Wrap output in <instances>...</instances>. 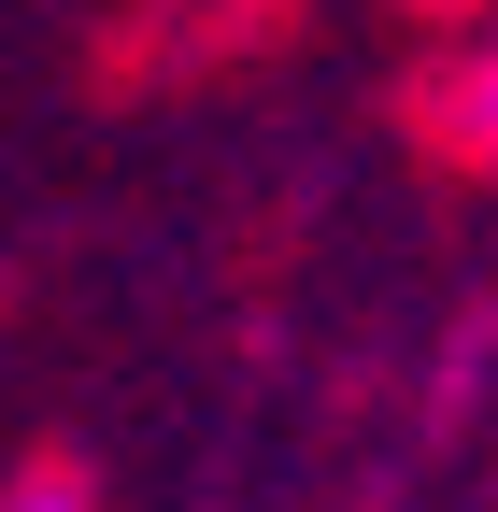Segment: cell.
<instances>
[{
	"mask_svg": "<svg viewBox=\"0 0 498 512\" xmlns=\"http://www.w3.org/2000/svg\"><path fill=\"white\" fill-rule=\"evenodd\" d=\"M15 512H100V498H86L72 470H29V484H15Z\"/></svg>",
	"mask_w": 498,
	"mask_h": 512,
	"instance_id": "1",
	"label": "cell"
},
{
	"mask_svg": "<svg viewBox=\"0 0 498 512\" xmlns=\"http://www.w3.org/2000/svg\"><path fill=\"white\" fill-rule=\"evenodd\" d=\"M484 143H498V57H484Z\"/></svg>",
	"mask_w": 498,
	"mask_h": 512,
	"instance_id": "2",
	"label": "cell"
}]
</instances>
